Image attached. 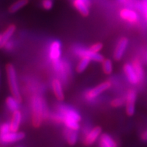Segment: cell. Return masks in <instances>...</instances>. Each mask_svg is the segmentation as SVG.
Returning a JSON list of instances; mask_svg holds the SVG:
<instances>
[{
	"instance_id": "1",
	"label": "cell",
	"mask_w": 147,
	"mask_h": 147,
	"mask_svg": "<svg viewBox=\"0 0 147 147\" xmlns=\"http://www.w3.org/2000/svg\"><path fill=\"white\" fill-rule=\"evenodd\" d=\"M32 108L33 125L38 127L49 117V110L45 100L40 95H34L32 98Z\"/></svg>"
},
{
	"instance_id": "2",
	"label": "cell",
	"mask_w": 147,
	"mask_h": 147,
	"mask_svg": "<svg viewBox=\"0 0 147 147\" xmlns=\"http://www.w3.org/2000/svg\"><path fill=\"white\" fill-rule=\"evenodd\" d=\"M5 69H6L9 88H10V91L12 93V95L15 97L18 102L21 103L22 98L19 87H18L15 68L12 64L8 63L5 67Z\"/></svg>"
},
{
	"instance_id": "3",
	"label": "cell",
	"mask_w": 147,
	"mask_h": 147,
	"mask_svg": "<svg viewBox=\"0 0 147 147\" xmlns=\"http://www.w3.org/2000/svg\"><path fill=\"white\" fill-rule=\"evenodd\" d=\"M52 63L53 69L59 77V80L62 83L65 84L71 74V67L69 63L67 61L61 60V59L52 62Z\"/></svg>"
},
{
	"instance_id": "4",
	"label": "cell",
	"mask_w": 147,
	"mask_h": 147,
	"mask_svg": "<svg viewBox=\"0 0 147 147\" xmlns=\"http://www.w3.org/2000/svg\"><path fill=\"white\" fill-rule=\"evenodd\" d=\"M74 52L80 57H87L91 61H94L96 62H102L104 60V57L99 53H93L90 51L89 49H86L83 47H77L74 49Z\"/></svg>"
},
{
	"instance_id": "5",
	"label": "cell",
	"mask_w": 147,
	"mask_h": 147,
	"mask_svg": "<svg viewBox=\"0 0 147 147\" xmlns=\"http://www.w3.org/2000/svg\"><path fill=\"white\" fill-rule=\"evenodd\" d=\"M119 16L121 19L132 24H136L139 21V14L134 9L125 7L119 10Z\"/></svg>"
},
{
	"instance_id": "6",
	"label": "cell",
	"mask_w": 147,
	"mask_h": 147,
	"mask_svg": "<svg viewBox=\"0 0 147 147\" xmlns=\"http://www.w3.org/2000/svg\"><path fill=\"white\" fill-rule=\"evenodd\" d=\"M111 87V83L110 81H106L102 82L96 87L93 88V89L89 90L86 92L85 93V98L88 101H92L95 100L97 96H99L101 93L106 91Z\"/></svg>"
},
{
	"instance_id": "7",
	"label": "cell",
	"mask_w": 147,
	"mask_h": 147,
	"mask_svg": "<svg viewBox=\"0 0 147 147\" xmlns=\"http://www.w3.org/2000/svg\"><path fill=\"white\" fill-rule=\"evenodd\" d=\"M25 134L23 132L10 131L5 134H0V143L1 144H11L25 138Z\"/></svg>"
},
{
	"instance_id": "8",
	"label": "cell",
	"mask_w": 147,
	"mask_h": 147,
	"mask_svg": "<svg viewBox=\"0 0 147 147\" xmlns=\"http://www.w3.org/2000/svg\"><path fill=\"white\" fill-rule=\"evenodd\" d=\"M137 93L136 90L129 89L127 93L125 98L126 113L128 116H133L135 113V104L136 101Z\"/></svg>"
},
{
	"instance_id": "9",
	"label": "cell",
	"mask_w": 147,
	"mask_h": 147,
	"mask_svg": "<svg viewBox=\"0 0 147 147\" xmlns=\"http://www.w3.org/2000/svg\"><path fill=\"white\" fill-rule=\"evenodd\" d=\"M57 110L63 117L74 119L76 121H78V122L81 120V117H80V114L70 106L64 105V104H59V105L57 106Z\"/></svg>"
},
{
	"instance_id": "10",
	"label": "cell",
	"mask_w": 147,
	"mask_h": 147,
	"mask_svg": "<svg viewBox=\"0 0 147 147\" xmlns=\"http://www.w3.org/2000/svg\"><path fill=\"white\" fill-rule=\"evenodd\" d=\"M61 55V45L59 40H54L49 45V56L51 61L59 60Z\"/></svg>"
},
{
	"instance_id": "11",
	"label": "cell",
	"mask_w": 147,
	"mask_h": 147,
	"mask_svg": "<svg viewBox=\"0 0 147 147\" xmlns=\"http://www.w3.org/2000/svg\"><path fill=\"white\" fill-rule=\"evenodd\" d=\"M72 5L83 16L89 14V7L91 3L90 0H72Z\"/></svg>"
},
{
	"instance_id": "12",
	"label": "cell",
	"mask_w": 147,
	"mask_h": 147,
	"mask_svg": "<svg viewBox=\"0 0 147 147\" xmlns=\"http://www.w3.org/2000/svg\"><path fill=\"white\" fill-rule=\"evenodd\" d=\"M129 44V40L125 37L120 38L118 43L116 46L115 52H114V59L117 61H119L122 59L124 53L125 52Z\"/></svg>"
},
{
	"instance_id": "13",
	"label": "cell",
	"mask_w": 147,
	"mask_h": 147,
	"mask_svg": "<svg viewBox=\"0 0 147 147\" xmlns=\"http://www.w3.org/2000/svg\"><path fill=\"white\" fill-rule=\"evenodd\" d=\"M102 133V128L100 127H95L90 130L86 134L84 138V144L86 146H91L95 143L97 139L100 136Z\"/></svg>"
},
{
	"instance_id": "14",
	"label": "cell",
	"mask_w": 147,
	"mask_h": 147,
	"mask_svg": "<svg viewBox=\"0 0 147 147\" xmlns=\"http://www.w3.org/2000/svg\"><path fill=\"white\" fill-rule=\"evenodd\" d=\"M123 70L127 76V78L131 84H136L140 81L132 64L129 63L125 64L123 66Z\"/></svg>"
},
{
	"instance_id": "15",
	"label": "cell",
	"mask_w": 147,
	"mask_h": 147,
	"mask_svg": "<svg viewBox=\"0 0 147 147\" xmlns=\"http://www.w3.org/2000/svg\"><path fill=\"white\" fill-rule=\"evenodd\" d=\"M16 25L14 24H11L9 25L5 30L3 32V33L1 34V42H0V49L3 48L5 47V45H6L7 42L10 41V39L11 37L12 36V35L14 34V32L16 30Z\"/></svg>"
},
{
	"instance_id": "16",
	"label": "cell",
	"mask_w": 147,
	"mask_h": 147,
	"mask_svg": "<svg viewBox=\"0 0 147 147\" xmlns=\"http://www.w3.org/2000/svg\"><path fill=\"white\" fill-rule=\"evenodd\" d=\"M52 88L53 93L56 96L57 100L59 101L63 100L64 93L63 87H62V82L59 79L55 78L52 82Z\"/></svg>"
},
{
	"instance_id": "17",
	"label": "cell",
	"mask_w": 147,
	"mask_h": 147,
	"mask_svg": "<svg viewBox=\"0 0 147 147\" xmlns=\"http://www.w3.org/2000/svg\"><path fill=\"white\" fill-rule=\"evenodd\" d=\"M22 120V114L19 110H16L12 113V117L10 123V128L12 131H18L21 125Z\"/></svg>"
},
{
	"instance_id": "18",
	"label": "cell",
	"mask_w": 147,
	"mask_h": 147,
	"mask_svg": "<svg viewBox=\"0 0 147 147\" xmlns=\"http://www.w3.org/2000/svg\"><path fill=\"white\" fill-rule=\"evenodd\" d=\"M100 147H117V143L110 136L107 134H102L100 140Z\"/></svg>"
},
{
	"instance_id": "19",
	"label": "cell",
	"mask_w": 147,
	"mask_h": 147,
	"mask_svg": "<svg viewBox=\"0 0 147 147\" xmlns=\"http://www.w3.org/2000/svg\"><path fill=\"white\" fill-rule=\"evenodd\" d=\"M64 136L69 145H74L76 143L78 139L77 131L66 127L64 130Z\"/></svg>"
},
{
	"instance_id": "20",
	"label": "cell",
	"mask_w": 147,
	"mask_h": 147,
	"mask_svg": "<svg viewBox=\"0 0 147 147\" xmlns=\"http://www.w3.org/2000/svg\"><path fill=\"white\" fill-rule=\"evenodd\" d=\"M20 104H21V102H18L15 97L12 96H12H8L5 100V104H6L7 108L12 113L18 110Z\"/></svg>"
},
{
	"instance_id": "21",
	"label": "cell",
	"mask_w": 147,
	"mask_h": 147,
	"mask_svg": "<svg viewBox=\"0 0 147 147\" xmlns=\"http://www.w3.org/2000/svg\"><path fill=\"white\" fill-rule=\"evenodd\" d=\"M29 3V0H17L9 7L8 11L10 13H15Z\"/></svg>"
},
{
	"instance_id": "22",
	"label": "cell",
	"mask_w": 147,
	"mask_h": 147,
	"mask_svg": "<svg viewBox=\"0 0 147 147\" xmlns=\"http://www.w3.org/2000/svg\"><path fill=\"white\" fill-rule=\"evenodd\" d=\"M78 123V121H76L75 119L69 118V117H63V123H64L66 127L71 129L78 131L79 129H80V125H79Z\"/></svg>"
},
{
	"instance_id": "23",
	"label": "cell",
	"mask_w": 147,
	"mask_h": 147,
	"mask_svg": "<svg viewBox=\"0 0 147 147\" xmlns=\"http://www.w3.org/2000/svg\"><path fill=\"white\" fill-rule=\"evenodd\" d=\"M132 65H133L134 69H135L136 72L138 76L140 79V80H142L144 78V69L141 64V62L138 59H135L132 62Z\"/></svg>"
},
{
	"instance_id": "24",
	"label": "cell",
	"mask_w": 147,
	"mask_h": 147,
	"mask_svg": "<svg viewBox=\"0 0 147 147\" xmlns=\"http://www.w3.org/2000/svg\"><path fill=\"white\" fill-rule=\"evenodd\" d=\"M91 59L87 57H82L81 58L79 63H78L76 67V71L78 73H82V71L85 70L86 68L87 67V66L89 65L90 63V61H91Z\"/></svg>"
},
{
	"instance_id": "25",
	"label": "cell",
	"mask_w": 147,
	"mask_h": 147,
	"mask_svg": "<svg viewBox=\"0 0 147 147\" xmlns=\"http://www.w3.org/2000/svg\"><path fill=\"white\" fill-rule=\"evenodd\" d=\"M102 63L103 71L106 74L109 75L113 72V63H112L111 61L108 59H106L103 61Z\"/></svg>"
},
{
	"instance_id": "26",
	"label": "cell",
	"mask_w": 147,
	"mask_h": 147,
	"mask_svg": "<svg viewBox=\"0 0 147 147\" xmlns=\"http://www.w3.org/2000/svg\"><path fill=\"white\" fill-rule=\"evenodd\" d=\"M103 48V44L102 42H96V43L92 45L91 47L89 48V49L92 52L98 53L102 50Z\"/></svg>"
},
{
	"instance_id": "27",
	"label": "cell",
	"mask_w": 147,
	"mask_h": 147,
	"mask_svg": "<svg viewBox=\"0 0 147 147\" xmlns=\"http://www.w3.org/2000/svg\"><path fill=\"white\" fill-rule=\"evenodd\" d=\"M125 102V100H123V98H116L111 101L110 104H111V106L113 107L118 108L123 105Z\"/></svg>"
},
{
	"instance_id": "28",
	"label": "cell",
	"mask_w": 147,
	"mask_h": 147,
	"mask_svg": "<svg viewBox=\"0 0 147 147\" xmlns=\"http://www.w3.org/2000/svg\"><path fill=\"white\" fill-rule=\"evenodd\" d=\"M11 131L10 124L8 123H3L0 125V134H5Z\"/></svg>"
},
{
	"instance_id": "29",
	"label": "cell",
	"mask_w": 147,
	"mask_h": 147,
	"mask_svg": "<svg viewBox=\"0 0 147 147\" xmlns=\"http://www.w3.org/2000/svg\"><path fill=\"white\" fill-rule=\"evenodd\" d=\"M53 0H42V7L46 10H49L53 7Z\"/></svg>"
},
{
	"instance_id": "30",
	"label": "cell",
	"mask_w": 147,
	"mask_h": 147,
	"mask_svg": "<svg viewBox=\"0 0 147 147\" xmlns=\"http://www.w3.org/2000/svg\"><path fill=\"white\" fill-rule=\"evenodd\" d=\"M142 8H141V10L144 14V16L145 17V19L147 22V0H142Z\"/></svg>"
},
{
	"instance_id": "31",
	"label": "cell",
	"mask_w": 147,
	"mask_h": 147,
	"mask_svg": "<svg viewBox=\"0 0 147 147\" xmlns=\"http://www.w3.org/2000/svg\"><path fill=\"white\" fill-rule=\"evenodd\" d=\"M12 46H13V43L10 40L8 42H7V44L5 45L4 47L7 49V50H11V49L12 48Z\"/></svg>"
},
{
	"instance_id": "32",
	"label": "cell",
	"mask_w": 147,
	"mask_h": 147,
	"mask_svg": "<svg viewBox=\"0 0 147 147\" xmlns=\"http://www.w3.org/2000/svg\"><path fill=\"white\" fill-rule=\"evenodd\" d=\"M141 138L142 139V140L145 141V142H147V129L145 130V131L142 134V135H141Z\"/></svg>"
},
{
	"instance_id": "33",
	"label": "cell",
	"mask_w": 147,
	"mask_h": 147,
	"mask_svg": "<svg viewBox=\"0 0 147 147\" xmlns=\"http://www.w3.org/2000/svg\"><path fill=\"white\" fill-rule=\"evenodd\" d=\"M1 34H0V42H1Z\"/></svg>"
},
{
	"instance_id": "34",
	"label": "cell",
	"mask_w": 147,
	"mask_h": 147,
	"mask_svg": "<svg viewBox=\"0 0 147 147\" xmlns=\"http://www.w3.org/2000/svg\"><path fill=\"white\" fill-rule=\"evenodd\" d=\"M146 60H147V55H146Z\"/></svg>"
}]
</instances>
